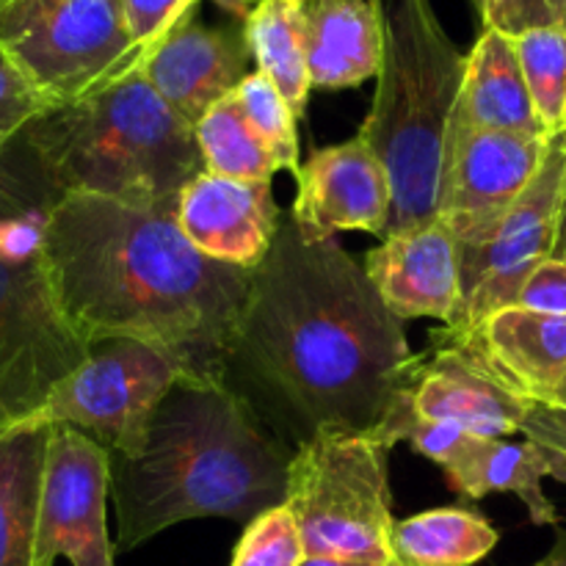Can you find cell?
<instances>
[{
  "label": "cell",
  "mask_w": 566,
  "mask_h": 566,
  "mask_svg": "<svg viewBox=\"0 0 566 566\" xmlns=\"http://www.w3.org/2000/svg\"><path fill=\"white\" fill-rule=\"evenodd\" d=\"M390 451L374 431H318L298 442L285 506L307 556L390 566Z\"/></svg>",
  "instance_id": "obj_6"
},
{
  "label": "cell",
  "mask_w": 566,
  "mask_h": 566,
  "mask_svg": "<svg viewBox=\"0 0 566 566\" xmlns=\"http://www.w3.org/2000/svg\"><path fill=\"white\" fill-rule=\"evenodd\" d=\"M177 221L210 260L254 271L276 241L282 219L271 182L202 171L177 197Z\"/></svg>",
  "instance_id": "obj_16"
},
{
  "label": "cell",
  "mask_w": 566,
  "mask_h": 566,
  "mask_svg": "<svg viewBox=\"0 0 566 566\" xmlns=\"http://www.w3.org/2000/svg\"><path fill=\"white\" fill-rule=\"evenodd\" d=\"M514 44L547 138L566 136V28H536Z\"/></svg>",
  "instance_id": "obj_26"
},
{
  "label": "cell",
  "mask_w": 566,
  "mask_h": 566,
  "mask_svg": "<svg viewBox=\"0 0 566 566\" xmlns=\"http://www.w3.org/2000/svg\"><path fill=\"white\" fill-rule=\"evenodd\" d=\"M365 271L396 318H437L462 335L464 296L459 243L446 221L385 238L365 258Z\"/></svg>",
  "instance_id": "obj_15"
},
{
  "label": "cell",
  "mask_w": 566,
  "mask_h": 566,
  "mask_svg": "<svg viewBox=\"0 0 566 566\" xmlns=\"http://www.w3.org/2000/svg\"><path fill=\"white\" fill-rule=\"evenodd\" d=\"M249 61L243 31L208 28L191 17L153 50L142 70L169 108L197 125L216 103L238 92Z\"/></svg>",
  "instance_id": "obj_17"
},
{
  "label": "cell",
  "mask_w": 566,
  "mask_h": 566,
  "mask_svg": "<svg viewBox=\"0 0 566 566\" xmlns=\"http://www.w3.org/2000/svg\"><path fill=\"white\" fill-rule=\"evenodd\" d=\"M307 558L296 517L291 509H269L247 525L230 566H302Z\"/></svg>",
  "instance_id": "obj_29"
},
{
  "label": "cell",
  "mask_w": 566,
  "mask_h": 566,
  "mask_svg": "<svg viewBox=\"0 0 566 566\" xmlns=\"http://www.w3.org/2000/svg\"><path fill=\"white\" fill-rule=\"evenodd\" d=\"M370 3L379 11L385 55L359 136L390 177L392 210L385 238H392L437 221L442 153L468 55L446 33L431 0Z\"/></svg>",
  "instance_id": "obj_5"
},
{
  "label": "cell",
  "mask_w": 566,
  "mask_h": 566,
  "mask_svg": "<svg viewBox=\"0 0 566 566\" xmlns=\"http://www.w3.org/2000/svg\"><path fill=\"white\" fill-rule=\"evenodd\" d=\"M61 313L86 346L133 337L175 354L193 379L227 381L252 271L210 260L177 199L127 205L61 193L39 238Z\"/></svg>",
  "instance_id": "obj_2"
},
{
  "label": "cell",
  "mask_w": 566,
  "mask_h": 566,
  "mask_svg": "<svg viewBox=\"0 0 566 566\" xmlns=\"http://www.w3.org/2000/svg\"><path fill=\"white\" fill-rule=\"evenodd\" d=\"M0 61H3V55H0Z\"/></svg>",
  "instance_id": "obj_44"
},
{
  "label": "cell",
  "mask_w": 566,
  "mask_h": 566,
  "mask_svg": "<svg viewBox=\"0 0 566 566\" xmlns=\"http://www.w3.org/2000/svg\"><path fill=\"white\" fill-rule=\"evenodd\" d=\"M6 149H0V235L28 227H42L59 193L39 191L25 177L17 175L3 160Z\"/></svg>",
  "instance_id": "obj_31"
},
{
  "label": "cell",
  "mask_w": 566,
  "mask_h": 566,
  "mask_svg": "<svg viewBox=\"0 0 566 566\" xmlns=\"http://www.w3.org/2000/svg\"><path fill=\"white\" fill-rule=\"evenodd\" d=\"M553 258L566 263V191L562 199V210H558V227H556V243H553Z\"/></svg>",
  "instance_id": "obj_37"
},
{
  "label": "cell",
  "mask_w": 566,
  "mask_h": 566,
  "mask_svg": "<svg viewBox=\"0 0 566 566\" xmlns=\"http://www.w3.org/2000/svg\"><path fill=\"white\" fill-rule=\"evenodd\" d=\"M0 3H3V0H0Z\"/></svg>",
  "instance_id": "obj_45"
},
{
  "label": "cell",
  "mask_w": 566,
  "mask_h": 566,
  "mask_svg": "<svg viewBox=\"0 0 566 566\" xmlns=\"http://www.w3.org/2000/svg\"><path fill=\"white\" fill-rule=\"evenodd\" d=\"M293 453L227 381H177L149 420L142 453H108L116 551H136L188 520L249 525L285 503Z\"/></svg>",
  "instance_id": "obj_3"
},
{
  "label": "cell",
  "mask_w": 566,
  "mask_h": 566,
  "mask_svg": "<svg viewBox=\"0 0 566 566\" xmlns=\"http://www.w3.org/2000/svg\"><path fill=\"white\" fill-rule=\"evenodd\" d=\"M517 307L547 315H566V263L556 258L545 260L520 291Z\"/></svg>",
  "instance_id": "obj_34"
},
{
  "label": "cell",
  "mask_w": 566,
  "mask_h": 566,
  "mask_svg": "<svg viewBox=\"0 0 566 566\" xmlns=\"http://www.w3.org/2000/svg\"><path fill=\"white\" fill-rule=\"evenodd\" d=\"M48 108V99L9 61H0V149H9V144Z\"/></svg>",
  "instance_id": "obj_32"
},
{
  "label": "cell",
  "mask_w": 566,
  "mask_h": 566,
  "mask_svg": "<svg viewBox=\"0 0 566 566\" xmlns=\"http://www.w3.org/2000/svg\"><path fill=\"white\" fill-rule=\"evenodd\" d=\"M50 426L0 437V566H36V523Z\"/></svg>",
  "instance_id": "obj_22"
},
{
  "label": "cell",
  "mask_w": 566,
  "mask_h": 566,
  "mask_svg": "<svg viewBox=\"0 0 566 566\" xmlns=\"http://www.w3.org/2000/svg\"><path fill=\"white\" fill-rule=\"evenodd\" d=\"M531 566H566V531H564V534H558V539H556V545H553V551L547 553V556L542 558V562H536V564H531Z\"/></svg>",
  "instance_id": "obj_39"
},
{
  "label": "cell",
  "mask_w": 566,
  "mask_h": 566,
  "mask_svg": "<svg viewBox=\"0 0 566 566\" xmlns=\"http://www.w3.org/2000/svg\"><path fill=\"white\" fill-rule=\"evenodd\" d=\"M86 354L55 302L39 249H0V437L25 426Z\"/></svg>",
  "instance_id": "obj_9"
},
{
  "label": "cell",
  "mask_w": 566,
  "mask_h": 566,
  "mask_svg": "<svg viewBox=\"0 0 566 566\" xmlns=\"http://www.w3.org/2000/svg\"><path fill=\"white\" fill-rule=\"evenodd\" d=\"M374 434L390 448L396 442H409L415 451L423 453L434 464H440L442 470L451 468L462 457L464 448L470 446V440H473V434H468L459 426L437 423V420H426L423 415H418L409 390H403L396 398V403H392L390 412L385 415V420H381Z\"/></svg>",
  "instance_id": "obj_28"
},
{
  "label": "cell",
  "mask_w": 566,
  "mask_h": 566,
  "mask_svg": "<svg viewBox=\"0 0 566 566\" xmlns=\"http://www.w3.org/2000/svg\"><path fill=\"white\" fill-rule=\"evenodd\" d=\"M468 340L531 401H542L566 370V315L506 307L486 318Z\"/></svg>",
  "instance_id": "obj_21"
},
{
  "label": "cell",
  "mask_w": 566,
  "mask_h": 566,
  "mask_svg": "<svg viewBox=\"0 0 566 566\" xmlns=\"http://www.w3.org/2000/svg\"><path fill=\"white\" fill-rule=\"evenodd\" d=\"M291 3H307V0H291Z\"/></svg>",
  "instance_id": "obj_43"
},
{
  "label": "cell",
  "mask_w": 566,
  "mask_h": 566,
  "mask_svg": "<svg viewBox=\"0 0 566 566\" xmlns=\"http://www.w3.org/2000/svg\"><path fill=\"white\" fill-rule=\"evenodd\" d=\"M296 182L291 219L307 241H329L346 230L385 238L392 210L390 177L359 133L352 142L313 153Z\"/></svg>",
  "instance_id": "obj_14"
},
{
  "label": "cell",
  "mask_w": 566,
  "mask_h": 566,
  "mask_svg": "<svg viewBox=\"0 0 566 566\" xmlns=\"http://www.w3.org/2000/svg\"><path fill=\"white\" fill-rule=\"evenodd\" d=\"M523 434L531 437L536 442H545V446L556 448L566 457V412L564 409L547 407V403L534 401L531 403V412L525 418Z\"/></svg>",
  "instance_id": "obj_35"
},
{
  "label": "cell",
  "mask_w": 566,
  "mask_h": 566,
  "mask_svg": "<svg viewBox=\"0 0 566 566\" xmlns=\"http://www.w3.org/2000/svg\"><path fill=\"white\" fill-rule=\"evenodd\" d=\"M451 125L547 138L520 66L517 44L506 33L492 28L481 31L479 42L468 53Z\"/></svg>",
  "instance_id": "obj_20"
},
{
  "label": "cell",
  "mask_w": 566,
  "mask_h": 566,
  "mask_svg": "<svg viewBox=\"0 0 566 566\" xmlns=\"http://www.w3.org/2000/svg\"><path fill=\"white\" fill-rule=\"evenodd\" d=\"M238 103H241L243 114H247L249 125L254 127L271 155L276 158L280 169L298 175L302 164H298V133H296V114L280 88L263 75V72H249L243 83L238 86Z\"/></svg>",
  "instance_id": "obj_27"
},
{
  "label": "cell",
  "mask_w": 566,
  "mask_h": 566,
  "mask_svg": "<svg viewBox=\"0 0 566 566\" xmlns=\"http://www.w3.org/2000/svg\"><path fill=\"white\" fill-rule=\"evenodd\" d=\"M564 191L566 136L553 138L539 175L497 221L495 230L479 243H459L464 326L457 337H470L486 318L517 307L528 276L553 258Z\"/></svg>",
  "instance_id": "obj_10"
},
{
  "label": "cell",
  "mask_w": 566,
  "mask_h": 566,
  "mask_svg": "<svg viewBox=\"0 0 566 566\" xmlns=\"http://www.w3.org/2000/svg\"><path fill=\"white\" fill-rule=\"evenodd\" d=\"M562 14L564 0H486L481 22L484 28L517 39L536 28L562 25Z\"/></svg>",
  "instance_id": "obj_33"
},
{
  "label": "cell",
  "mask_w": 566,
  "mask_h": 566,
  "mask_svg": "<svg viewBox=\"0 0 566 566\" xmlns=\"http://www.w3.org/2000/svg\"><path fill=\"white\" fill-rule=\"evenodd\" d=\"M562 25L566 28V0H564V14H562Z\"/></svg>",
  "instance_id": "obj_42"
},
{
  "label": "cell",
  "mask_w": 566,
  "mask_h": 566,
  "mask_svg": "<svg viewBox=\"0 0 566 566\" xmlns=\"http://www.w3.org/2000/svg\"><path fill=\"white\" fill-rule=\"evenodd\" d=\"M497 531L479 512L462 506L431 509L396 520L390 566H475L497 545Z\"/></svg>",
  "instance_id": "obj_23"
},
{
  "label": "cell",
  "mask_w": 566,
  "mask_h": 566,
  "mask_svg": "<svg viewBox=\"0 0 566 566\" xmlns=\"http://www.w3.org/2000/svg\"><path fill=\"white\" fill-rule=\"evenodd\" d=\"M122 6L133 42L147 61L171 31L197 17L199 0H122Z\"/></svg>",
  "instance_id": "obj_30"
},
{
  "label": "cell",
  "mask_w": 566,
  "mask_h": 566,
  "mask_svg": "<svg viewBox=\"0 0 566 566\" xmlns=\"http://www.w3.org/2000/svg\"><path fill=\"white\" fill-rule=\"evenodd\" d=\"M409 392L426 420L459 426L484 440L523 434L534 403L473 340L448 329L446 340L423 357Z\"/></svg>",
  "instance_id": "obj_13"
},
{
  "label": "cell",
  "mask_w": 566,
  "mask_h": 566,
  "mask_svg": "<svg viewBox=\"0 0 566 566\" xmlns=\"http://www.w3.org/2000/svg\"><path fill=\"white\" fill-rule=\"evenodd\" d=\"M473 6H475V11H479V17L484 14V9H486V0H473Z\"/></svg>",
  "instance_id": "obj_41"
},
{
  "label": "cell",
  "mask_w": 566,
  "mask_h": 566,
  "mask_svg": "<svg viewBox=\"0 0 566 566\" xmlns=\"http://www.w3.org/2000/svg\"><path fill=\"white\" fill-rule=\"evenodd\" d=\"M420 363L365 265L335 238L307 241L293 219L282 221L252 271L230 374L304 442L318 431L379 429Z\"/></svg>",
  "instance_id": "obj_1"
},
{
  "label": "cell",
  "mask_w": 566,
  "mask_h": 566,
  "mask_svg": "<svg viewBox=\"0 0 566 566\" xmlns=\"http://www.w3.org/2000/svg\"><path fill=\"white\" fill-rule=\"evenodd\" d=\"M20 138L59 197L158 205L205 171L193 125L169 108L142 66L75 103L53 105Z\"/></svg>",
  "instance_id": "obj_4"
},
{
  "label": "cell",
  "mask_w": 566,
  "mask_h": 566,
  "mask_svg": "<svg viewBox=\"0 0 566 566\" xmlns=\"http://www.w3.org/2000/svg\"><path fill=\"white\" fill-rule=\"evenodd\" d=\"M243 36L258 72H263L280 88L296 119H302L313 86H310L298 3L263 0L243 22Z\"/></svg>",
  "instance_id": "obj_24"
},
{
  "label": "cell",
  "mask_w": 566,
  "mask_h": 566,
  "mask_svg": "<svg viewBox=\"0 0 566 566\" xmlns=\"http://www.w3.org/2000/svg\"><path fill=\"white\" fill-rule=\"evenodd\" d=\"M298 17L310 86L337 92L379 75L385 36L370 0H307Z\"/></svg>",
  "instance_id": "obj_18"
},
{
  "label": "cell",
  "mask_w": 566,
  "mask_h": 566,
  "mask_svg": "<svg viewBox=\"0 0 566 566\" xmlns=\"http://www.w3.org/2000/svg\"><path fill=\"white\" fill-rule=\"evenodd\" d=\"M111 457L72 426H50L36 523V566H114L108 536Z\"/></svg>",
  "instance_id": "obj_11"
},
{
  "label": "cell",
  "mask_w": 566,
  "mask_h": 566,
  "mask_svg": "<svg viewBox=\"0 0 566 566\" xmlns=\"http://www.w3.org/2000/svg\"><path fill=\"white\" fill-rule=\"evenodd\" d=\"M182 379L193 376L166 348L133 337H108L88 346L86 359L25 426H72L108 453L136 457L155 409Z\"/></svg>",
  "instance_id": "obj_8"
},
{
  "label": "cell",
  "mask_w": 566,
  "mask_h": 566,
  "mask_svg": "<svg viewBox=\"0 0 566 566\" xmlns=\"http://www.w3.org/2000/svg\"><path fill=\"white\" fill-rule=\"evenodd\" d=\"M553 138L448 125L437 219L457 243H479L495 230L539 175Z\"/></svg>",
  "instance_id": "obj_12"
},
{
  "label": "cell",
  "mask_w": 566,
  "mask_h": 566,
  "mask_svg": "<svg viewBox=\"0 0 566 566\" xmlns=\"http://www.w3.org/2000/svg\"><path fill=\"white\" fill-rule=\"evenodd\" d=\"M302 566H387L374 562H352V558H332V556H307Z\"/></svg>",
  "instance_id": "obj_38"
},
{
  "label": "cell",
  "mask_w": 566,
  "mask_h": 566,
  "mask_svg": "<svg viewBox=\"0 0 566 566\" xmlns=\"http://www.w3.org/2000/svg\"><path fill=\"white\" fill-rule=\"evenodd\" d=\"M0 55L50 108L75 103L144 64L122 0H3Z\"/></svg>",
  "instance_id": "obj_7"
},
{
  "label": "cell",
  "mask_w": 566,
  "mask_h": 566,
  "mask_svg": "<svg viewBox=\"0 0 566 566\" xmlns=\"http://www.w3.org/2000/svg\"><path fill=\"white\" fill-rule=\"evenodd\" d=\"M213 3L221 6V9H224L227 14H232V17H238V20L247 22L249 14H252V11L258 9V6L263 3V0H213Z\"/></svg>",
  "instance_id": "obj_36"
},
{
  "label": "cell",
  "mask_w": 566,
  "mask_h": 566,
  "mask_svg": "<svg viewBox=\"0 0 566 566\" xmlns=\"http://www.w3.org/2000/svg\"><path fill=\"white\" fill-rule=\"evenodd\" d=\"M193 133H197V144L202 149L205 171L210 175L271 182V177L280 171L271 149L249 125L247 114L238 103V94L216 103L193 125Z\"/></svg>",
  "instance_id": "obj_25"
},
{
  "label": "cell",
  "mask_w": 566,
  "mask_h": 566,
  "mask_svg": "<svg viewBox=\"0 0 566 566\" xmlns=\"http://www.w3.org/2000/svg\"><path fill=\"white\" fill-rule=\"evenodd\" d=\"M446 473L448 486L468 501H481L492 492H512L525 503L534 525H558V512L542 490V479L566 484V457L556 448L523 440H484L473 437L462 457Z\"/></svg>",
  "instance_id": "obj_19"
},
{
  "label": "cell",
  "mask_w": 566,
  "mask_h": 566,
  "mask_svg": "<svg viewBox=\"0 0 566 566\" xmlns=\"http://www.w3.org/2000/svg\"><path fill=\"white\" fill-rule=\"evenodd\" d=\"M539 403H547V407L564 409V412H566V370L562 374V379H558L556 385L551 387V392H547V396L542 398Z\"/></svg>",
  "instance_id": "obj_40"
}]
</instances>
